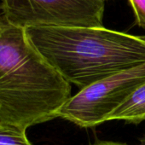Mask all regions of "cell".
<instances>
[{
  "instance_id": "8992f818",
  "label": "cell",
  "mask_w": 145,
  "mask_h": 145,
  "mask_svg": "<svg viewBox=\"0 0 145 145\" xmlns=\"http://www.w3.org/2000/svg\"><path fill=\"white\" fill-rule=\"evenodd\" d=\"M0 145H33L27 135V130L0 123Z\"/></svg>"
},
{
  "instance_id": "ba28073f",
  "label": "cell",
  "mask_w": 145,
  "mask_h": 145,
  "mask_svg": "<svg viewBox=\"0 0 145 145\" xmlns=\"http://www.w3.org/2000/svg\"><path fill=\"white\" fill-rule=\"evenodd\" d=\"M92 145H128V144L122 143V142H112V141H100Z\"/></svg>"
},
{
  "instance_id": "277c9868",
  "label": "cell",
  "mask_w": 145,
  "mask_h": 145,
  "mask_svg": "<svg viewBox=\"0 0 145 145\" xmlns=\"http://www.w3.org/2000/svg\"><path fill=\"white\" fill-rule=\"evenodd\" d=\"M5 22L31 27H103L104 0H2Z\"/></svg>"
},
{
  "instance_id": "5b68a950",
  "label": "cell",
  "mask_w": 145,
  "mask_h": 145,
  "mask_svg": "<svg viewBox=\"0 0 145 145\" xmlns=\"http://www.w3.org/2000/svg\"><path fill=\"white\" fill-rule=\"evenodd\" d=\"M108 120H120L135 125L145 121V82L114 111Z\"/></svg>"
},
{
  "instance_id": "9c48e42d",
  "label": "cell",
  "mask_w": 145,
  "mask_h": 145,
  "mask_svg": "<svg viewBox=\"0 0 145 145\" xmlns=\"http://www.w3.org/2000/svg\"><path fill=\"white\" fill-rule=\"evenodd\" d=\"M140 143H141V145H145V134H144L143 137L140 139Z\"/></svg>"
},
{
  "instance_id": "8fae6325",
  "label": "cell",
  "mask_w": 145,
  "mask_h": 145,
  "mask_svg": "<svg viewBox=\"0 0 145 145\" xmlns=\"http://www.w3.org/2000/svg\"><path fill=\"white\" fill-rule=\"evenodd\" d=\"M1 26H2V22H0V29H1Z\"/></svg>"
},
{
  "instance_id": "52a82bcc",
  "label": "cell",
  "mask_w": 145,
  "mask_h": 145,
  "mask_svg": "<svg viewBox=\"0 0 145 145\" xmlns=\"http://www.w3.org/2000/svg\"><path fill=\"white\" fill-rule=\"evenodd\" d=\"M136 22L138 27L145 29V0H129Z\"/></svg>"
},
{
  "instance_id": "6da1fadb",
  "label": "cell",
  "mask_w": 145,
  "mask_h": 145,
  "mask_svg": "<svg viewBox=\"0 0 145 145\" xmlns=\"http://www.w3.org/2000/svg\"><path fill=\"white\" fill-rule=\"evenodd\" d=\"M25 32L42 57L80 90L145 64V42L139 36L104 27H31Z\"/></svg>"
},
{
  "instance_id": "3957f363",
  "label": "cell",
  "mask_w": 145,
  "mask_h": 145,
  "mask_svg": "<svg viewBox=\"0 0 145 145\" xmlns=\"http://www.w3.org/2000/svg\"><path fill=\"white\" fill-rule=\"evenodd\" d=\"M145 82V64L101 80L72 96L58 110L56 118L82 128H94Z\"/></svg>"
},
{
  "instance_id": "7a4b0ae2",
  "label": "cell",
  "mask_w": 145,
  "mask_h": 145,
  "mask_svg": "<svg viewBox=\"0 0 145 145\" xmlns=\"http://www.w3.org/2000/svg\"><path fill=\"white\" fill-rule=\"evenodd\" d=\"M71 85L29 42L24 28L0 29V123L24 130L56 118Z\"/></svg>"
},
{
  "instance_id": "30bf717a",
  "label": "cell",
  "mask_w": 145,
  "mask_h": 145,
  "mask_svg": "<svg viewBox=\"0 0 145 145\" xmlns=\"http://www.w3.org/2000/svg\"><path fill=\"white\" fill-rule=\"evenodd\" d=\"M139 38L142 40V41H144L145 42V35H142V36H139Z\"/></svg>"
},
{
  "instance_id": "7c38bea8",
  "label": "cell",
  "mask_w": 145,
  "mask_h": 145,
  "mask_svg": "<svg viewBox=\"0 0 145 145\" xmlns=\"http://www.w3.org/2000/svg\"><path fill=\"white\" fill-rule=\"evenodd\" d=\"M104 1H106V0H104Z\"/></svg>"
}]
</instances>
